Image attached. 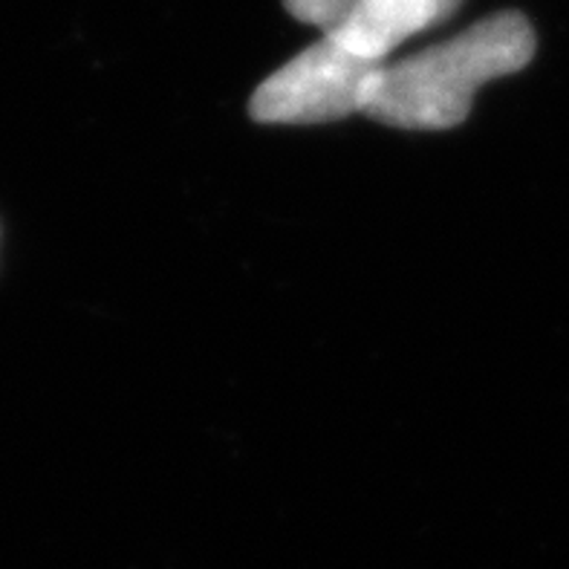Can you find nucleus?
<instances>
[{
    "label": "nucleus",
    "mask_w": 569,
    "mask_h": 569,
    "mask_svg": "<svg viewBox=\"0 0 569 569\" xmlns=\"http://www.w3.org/2000/svg\"><path fill=\"white\" fill-rule=\"evenodd\" d=\"M535 29L527 14L495 12L460 36L397 64L385 61L368 90L365 116L402 130H448L469 119L483 84L529 67Z\"/></svg>",
    "instance_id": "1"
},
{
    "label": "nucleus",
    "mask_w": 569,
    "mask_h": 569,
    "mask_svg": "<svg viewBox=\"0 0 569 569\" xmlns=\"http://www.w3.org/2000/svg\"><path fill=\"white\" fill-rule=\"evenodd\" d=\"M379 61L318 38L252 93L249 113L263 124H327L365 113Z\"/></svg>",
    "instance_id": "2"
},
{
    "label": "nucleus",
    "mask_w": 569,
    "mask_h": 569,
    "mask_svg": "<svg viewBox=\"0 0 569 569\" xmlns=\"http://www.w3.org/2000/svg\"><path fill=\"white\" fill-rule=\"evenodd\" d=\"M462 0H283L292 18L321 29V38L385 64L399 43L446 21Z\"/></svg>",
    "instance_id": "3"
}]
</instances>
